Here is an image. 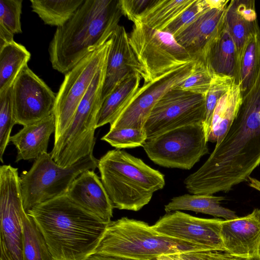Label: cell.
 <instances>
[{"label": "cell", "instance_id": "6da1fadb", "mask_svg": "<svg viewBox=\"0 0 260 260\" xmlns=\"http://www.w3.org/2000/svg\"><path fill=\"white\" fill-rule=\"evenodd\" d=\"M26 213L41 232L53 260H87L95 253L108 224L66 194Z\"/></svg>", "mask_w": 260, "mask_h": 260}, {"label": "cell", "instance_id": "7a4b0ae2", "mask_svg": "<svg viewBox=\"0 0 260 260\" xmlns=\"http://www.w3.org/2000/svg\"><path fill=\"white\" fill-rule=\"evenodd\" d=\"M122 15L119 0H84L54 34L48 47L52 68L70 71L109 39Z\"/></svg>", "mask_w": 260, "mask_h": 260}, {"label": "cell", "instance_id": "3957f363", "mask_svg": "<svg viewBox=\"0 0 260 260\" xmlns=\"http://www.w3.org/2000/svg\"><path fill=\"white\" fill-rule=\"evenodd\" d=\"M98 168L114 208L119 210H141L165 185L164 174L121 149L107 152Z\"/></svg>", "mask_w": 260, "mask_h": 260}, {"label": "cell", "instance_id": "277c9868", "mask_svg": "<svg viewBox=\"0 0 260 260\" xmlns=\"http://www.w3.org/2000/svg\"><path fill=\"white\" fill-rule=\"evenodd\" d=\"M199 251L209 250L162 235L143 221L123 217L108 223L95 253L133 260H153L162 254Z\"/></svg>", "mask_w": 260, "mask_h": 260}, {"label": "cell", "instance_id": "5b68a950", "mask_svg": "<svg viewBox=\"0 0 260 260\" xmlns=\"http://www.w3.org/2000/svg\"><path fill=\"white\" fill-rule=\"evenodd\" d=\"M106 62L94 77L76 109L70 125L54 143L51 156L56 163L62 167L71 166L80 159L93 155L96 141L94 133L102 104L101 93Z\"/></svg>", "mask_w": 260, "mask_h": 260}, {"label": "cell", "instance_id": "8992f818", "mask_svg": "<svg viewBox=\"0 0 260 260\" xmlns=\"http://www.w3.org/2000/svg\"><path fill=\"white\" fill-rule=\"evenodd\" d=\"M98 161L91 155L71 166L62 167L53 160L50 153L41 155L35 159L30 169L22 172L19 176L26 212L41 203L66 194L81 173L98 168Z\"/></svg>", "mask_w": 260, "mask_h": 260}, {"label": "cell", "instance_id": "52a82bcc", "mask_svg": "<svg viewBox=\"0 0 260 260\" xmlns=\"http://www.w3.org/2000/svg\"><path fill=\"white\" fill-rule=\"evenodd\" d=\"M203 123L186 125L147 138L143 148L154 164L190 170L209 153Z\"/></svg>", "mask_w": 260, "mask_h": 260}, {"label": "cell", "instance_id": "ba28073f", "mask_svg": "<svg viewBox=\"0 0 260 260\" xmlns=\"http://www.w3.org/2000/svg\"><path fill=\"white\" fill-rule=\"evenodd\" d=\"M133 23L129 42L146 74L147 82L194 60L171 34L138 21Z\"/></svg>", "mask_w": 260, "mask_h": 260}, {"label": "cell", "instance_id": "9c48e42d", "mask_svg": "<svg viewBox=\"0 0 260 260\" xmlns=\"http://www.w3.org/2000/svg\"><path fill=\"white\" fill-rule=\"evenodd\" d=\"M110 45L109 38L65 74L56 93L53 112L55 121L54 142L70 125L76 109L94 77L107 61Z\"/></svg>", "mask_w": 260, "mask_h": 260}, {"label": "cell", "instance_id": "30bf717a", "mask_svg": "<svg viewBox=\"0 0 260 260\" xmlns=\"http://www.w3.org/2000/svg\"><path fill=\"white\" fill-rule=\"evenodd\" d=\"M25 210L18 169L0 167L1 254L8 260H23L22 214Z\"/></svg>", "mask_w": 260, "mask_h": 260}, {"label": "cell", "instance_id": "8fae6325", "mask_svg": "<svg viewBox=\"0 0 260 260\" xmlns=\"http://www.w3.org/2000/svg\"><path fill=\"white\" fill-rule=\"evenodd\" d=\"M205 96L176 87L170 89L155 105L145 123L147 138L180 126L203 123Z\"/></svg>", "mask_w": 260, "mask_h": 260}, {"label": "cell", "instance_id": "7c38bea8", "mask_svg": "<svg viewBox=\"0 0 260 260\" xmlns=\"http://www.w3.org/2000/svg\"><path fill=\"white\" fill-rule=\"evenodd\" d=\"M196 61L172 69L139 87L110 130L121 128H144L153 108L170 89L184 81L192 73Z\"/></svg>", "mask_w": 260, "mask_h": 260}, {"label": "cell", "instance_id": "4fadbf2b", "mask_svg": "<svg viewBox=\"0 0 260 260\" xmlns=\"http://www.w3.org/2000/svg\"><path fill=\"white\" fill-rule=\"evenodd\" d=\"M11 89L16 124H30L53 114L56 93L27 65L20 72Z\"/></svg>", "mask_w": 260, "mask_h": 260}, {"label": "cell", "instance_id": "5bb4252c", "mask_svg": "<svg viewBox=\"0 0 260 260\" xmlns=\"http://www.w3.org/2000/svg\"><path fill=\"white\" fill-rule=\"evenodd\" d=\"M220 218H203L175 211L166 213L152 225L167 237L203 246L209 251L224 252Z\"/></svg>", "mask_w": 260, "mask_h": 260}, {"label": "cell", "instance_id": "9a60e30c", "mask_svg": "<svg viewBox=\"0 0 260 260\" xmlns=\"http://www.w3.org/2000/svg\"><path fill=\"white\" fill-rule=\"evenodd\" d=\"M110 39L111 45L101 93L102 103L122 81L132 74H139L144 83L147 82L146 74L129 44V36L124 27L119 25Z\"/></svg>", "mask_w": 260, "mask_h": 260}, {"label": "cell", "instance_id": "2e32d148", "mask_svg": "<svg viewBox=\"0 0 260 260\" xmlns=\"http://www.w3.org/2000/svg\"><path fill=\"white\" fill-rule=\"evenodd\" d=\"M227 6L209 8L175 37L194 61L209 63V51L224 25Z\"/></svg>", "mask_w": 260, "mask_h": 260}, {"label": "cell", "instance_id": "e0dca14e", "mask_svg": "<svg viewBox=\"0 0 260 260\" xmlns=\"http://www.w3.org/2000/svg\"><path fill=\"white\" fill-rule=\"evenodd\" d=\"M220 236L224 252L233 256L252 258L260 255V209L235 218L222 220Z\"/></svg>", "mask_w": 260, "mask_h": 260}, {"label": "cell", "instance_id": "ac0fdd59", "mask_svg": "<svg viewBox=\"0 0 260 260\" xmlns=\"http://www.w3.org/2000/svg\"><path fill=\"white\" fill-rule=\"evenodd\" d=\"M94 171L88 170L78 176L66 194L83 209L109 223L114 208L101 178Z\"/></svg>", "mask_w": 260, "mask_h": 260}, {"label": "cell", "instance_id": "d6986e66", "mask_svg": "<svg viewBox=\"0 0 260 260\" xmlns=\"http://www.w3.org/2000/svg\"><path fill=\"white\" fill-rule=\"evenodd\" d=\"M55 131L53 114L38 122L23 126L10 139L17 150L16 162L35 159L47 153L50 137Z\"/></svg>", "mask_w": 260, "mask_h": 260}, {"label": "cell", "instance_id": "ffe728a7", "mask_svg": "<svg viewBox=\"0 0 260 260\" xmlns=\"http://www.w3.org/2000/svg\"><path fill=\"white\" fill-rule=\"evenodd\" d=\"M254 3L252 0H232L226 8L225 22L237 48L239 73L246 43L259 26Z\"/></svg>", "mask_w": 260, "mask_h": 260}, {"label": "cell", "instance_id": "44dd1931", "mask_svg": "<svg viewBox=\"0 0 260 260\" xmlns=\"http://www.w3.org/2000/svg\"><path fill=\"white\" fill-rule=\"evenodd\" d=\"M242 102L240 86L234 83L214 110L208 141L220 144L236 119Z\"/></svg>", "mask_w": 260, "mask_h": 260}, {"label": "cell", "instance_id": "7402d4cb", "mask_svg": "<svg viewBox=\"0 0 260 260\" xmlns=\"http://www.w3.org/2000/svg\"><path fill=\"white\" fill-rule=\"evenodd\" d=\"M208 60L215 74L234 78L238 84L239 70L237 48L225 22L211 47Z\"/></svg>", "mask_w": 260, "mask_h": 260}, {"label": "cell", "instance_id": "603a6c76", "mask_svg": "<svg viewBox=\"0 0 260 260\" xmlns=\"http://www.w3.org/2000/svg\"><path fill=\"white\" fill-rule=\"evenodd\" d=\"M141 79L138 74H132L105 99L98 113L96 128L115 120L139 89Z\"/></svg>", "mask_w": 260, "mask_h": 260}, {"label": "cell", "instance_id": "cb8c5ba5", "mask_svg": "<svg viewBox=\"0 0 260 260\" xmlns=\"http://www.w3.org/2000/svg\"><path fill=\"white\" fill-rule=\"evenodd\" d=\"M224 197L206 194H185L173 198L165 206L169 213L175 211L187 210L210 215L229 220L238 217L235 211L221 205Z\"/></svg>", "mask_w": 260, "mask_h": 260}, {"label": "cell", "instance_id": "d4e9b609", "mask_svg": "<svg viewBox=\"0 0 260 260\" xmlns=\"http://www.w3.org/2000/svg\"><path fill=\"white\" fill-rule=\"evenodd\" d=\"M194 2L195 0H154L136 21L163 31Z\"/></svg>", "mask_w": 260, "mask_h": 260}, {"label": "cell", "instance_id": "484cf974", "mask_svg": "<svg viewBox=\"0 0 260 260\" xmlns=\"http://www.w3.org/2000/svg\"><path fill=\"white\" fill-rule=\"evenodd\" d=\"M30 56L25 47L15 41L0 48V94L12 86Z\"/></svg>", "mask_w": 260, "mask_h": 260}, {"label": "cell", "instance_id": "4316f807", "mask_svg": "<svg viewBox=\"0 0 260 260\" xmlns=\"http://www.w3.org/2000/svg\"><path fill=\"white\" fill-rule=\"evenodd\" d=\"M84 0H30L32 11L45 24L62 26Z\"/></svg>", "mask_w": 260, "mask_h": 260}, {"label": "cell", "instance_id": "83f0119b", "mask_svg": "<svg viewBox=\"0 0 260 260\" xmlns=\"http://www.w3.org/2000/svg\"><path fill=\"white\" fill-rule=\"evenodd\" d=\"M23 260H53L46 242L34 220L24 210Z\"/></svg>", "mask_w": 260, "mask_h": 260}, {"label": "cell", "instance_id": "f1b7e54d", "mask_svg": "<svg viewBox=\"0 0 260 260\" xmlns=\"http://www.w3.org/2000/svg\"><path fill=\"white\" fill-rule=\"evenodd\" d=\"M260 60V28L258 26L249 37L243 51L238 84L242 93L253 82Z\"/></svg>", "mask_w": 260, "mask_h": 260}, {"label": "cell", "instance_id": "f546056e", "mask_svg": "<svg viewBox=\"0 0 260 260\" xmlns=\"http://www.w3.org/2000/svg\"><path fill=\"white\" fill-rule=\"evenodd\" d=\"M234 83L235 80L234 78L215 73L214 75L210 88L205 96V112L203 125L207 140L216 105L220 99Z\"/></svg>", "mask_w": 260, "mask_h": 260}, {"label": "cell", "instance_id": "4dcf8cb0", "mask_svg": "<svg viewBox=\"0 0 260 260\" xmlns=\"http://www.w3.org/2000/svg\"><path fill=\"white\" fill-rule=\"evenodd\" d=\"M214 74L209 63L196 61L191 74L176 87L184 91L206 95Z\"/></svg>", "mask_w": 260, "mask_h": 260}, {"label": "cell", "instance_id": "1f68e13d", "mask_svg": "<svg viewBox=\"0 0 260 260\" xmlns=\"http://www.w3.org/2000/svg\"><path fill=\"white\" fill-rule=\"evenodd\" d=\"M147 139L144 128H121L109 130L101 140L121 149L143 146Z\"/></svg>", "mask_w": 260, "mask_h": 260}, {"label": "cell", "instance_id": "d6a6232c", "mask_svg": "<svg viewBox=\"0 0 260 260\" xmlns=\"http://www.w3.org/2000/svg\"><path fill=\"white\" fill-rule=\"evenodd\" d=\"M15 124L10 87L0 94V160L2 163L3 155L11 137L12 128Z\"/></svg>", "mask_w": 260, "mask_h": 260}, {"label": "cell", "instance_id": "836d02e7", "mask_svg": "<svg viewBox=\"0 0 260 260\" xmlns=\"http://www.w3.org/2000/svg\"><path fill=\"white\" fill-rule=\"evenodd\" d=\"M22 0H0V26L13 34L22 32Z\"/></svg>", "mask_w": 260, "mask_h": 260}, {"label": "cell", "instance_id": "e575fe53", "mask_svg": "<svg viewBox=\"0 0 260 260\" xmlns=\"http://www.w3.org/2000/svg\"><path fill=\"white\" fill-rule=\"evenodd\" d=\"M209 8H211L206 0H195L190 7L168 25L163 31L171 34L175 38Z\"/></svg>", "mask_w": 260, "mask_h": 260}, {"label": "cell", "instance_id": "d590c367", "mask_svg": "<svg viewBox=\"0 0 260 260\" xmlns=\"http://www.w3.org/2000/svg\"><path fill=\"white\" fill-rule=\"evenodd\" d=\"M176 260H242L240 257L219 251H192L174 254Z\"/></svg>", "mask_w": 260, "mask_h": 260}, {"label": "cell", "instance_id": "8d00e7d4", "mask_svg": "<svg viewBox=\"0 0 260 260\" xmlns=\"http://www.w3.org/2000/svg\"><path fill=\"white\" fill-rule=\"evenodd\" d=\"M154 0H119L123 15L133 22L150 6Z\"/></svg>", "mask_w": 260, "mask_h": 260}, {"label": "cell", "instance_id": "74e56055", "mask_svg": "<svg viewBox=\"0 0 260 260\" xmlns=\"http://www.w3.org/2000/svg\"><path fill=\"white\" fill-rule=\"evenodd\" d=\"M14 41V35L0 26V48Z\"/></svg>", "mask_w": 260, "mask_h": 260}, {"label": "cell", "instance_id": "f35d334b", "mask_svg": "<svg viewBox=\"0 0 260 260\" xmlns=\"http://www.w3.org/2000/svg\"><path fill=\"white\" fill-rule=\"evenodd\" d=\"M87 260H133L128 258L117 256H109L106 255L94 253L89 257Z\"/></svg>", "mask_w": 260, "mask_h": 260}, {"label": "cell", "instance_id": "ab89813d", "mask_svg": "<svg viewBox=\"0 0 260 260\" xmlns=\"http://www.w3.org/2000/svg\"><path fill=\"white\" fill-rule=\"evenodd\" d=\"M248 181L249 185L251 187L260 191V181L256 178L249 177Z\"/></svg>", "mask_w": 260, "mask_h": 260}, {"label": "cell", "instance_id": "60d3db41", "mask_svg": "<svg viewBox=\"0 0 260 260\" xmlns=\"http://www.w3.org/2000/svg\"><path fill=\"white\" fill-rule=\"evenodd\" d=\"M156 260H176L173 255L162 254L158 256Z\"/></svg>", "mask_w": 260, "mask_h": 260}, {"label": "cell", "instance_id": "b9f144b4", "mask_svg": "<svg viewBox=\"0 0 260 260\" xmlns=\"http://www.w3.org/2000/svg\"><path fill=\"white\" fill-rule=\"evenodd\" d=\"M0 260H8L6 257L3 254H1Z\"/></svg>", "mask_w": 260, "mask_h": 260}]
</instances>
